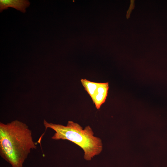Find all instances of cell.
<instances>
[{
	"instance_id": "6da1fadb",
	"label": "cell",
	"mask_w": 167,
	"mask_h": 167,
	"mask_svg": "<svg viewBox=\"0 0 167 167\" xmlns=\"http://www.w3.org/2000/svg\"><path fill=\"white\" fill-rule=\"evenodd\" d=\"M32 131L18 120L0 123V155L12 167H23L32 150L37 148Z\"/></svg>"
},
{
	"instance_id": "7a4b0ae2",
	"label": "cell",
	"mask_w": 167,
	"mask_h": 167,
	"mask_svg": "<svg viewBox=\"0 0 167 167\" xmlns=\"http://www.w3.org/2000/svg\"><path fill=\"white\" fill-rule=\"evenodd\" d=\"M43 124L45 130L49 128L55 132L51 139L67 140L79 146L84 151V158L87 161H91L102 150L101 139L94 136L92 130L89 126L83 129L79 124L71 121L68 122L66 126L49 123L45 120Z\"/></svg>"
},
{
	"instance_id": "3957f363",
	"label": "cell",
	"mask_w": 167,
	"mask_h": 167,
	"mask_svg": "<svg viewBox=\"0 0 167 167\" xmlns=\"http://www.w3.org/2000/svg\"><path fill=\"white\" fill-rule=\"evenodd\" d=\"M30 5V2L27 0H0V11L12 7L24 13Z\"/></svg>"
},
{
	"instance_id": "277c9868",
	"label": "cell",
	"mask_w": 167,
	"mask_h": 167,
	"mask_svg": "<svg viewBox=\"0 0 167 167\" xmlns=\"http://www.w3.org/2000/svg\"><path fill=\"white\" fill-rule=\"evenodd\" d=\"M109 89L108 82L99 83L97 89L92 98L96 108L99 109L105 101Z\"/></svg>"
},
{
	"instance_id": "5b68a950",
	"label": "cell",
	"mask_w": 167,
	"mask_h": 167,
	"mask_svg": "<svg viewBox=\"0 0 167 167\" xmlns=\"http://www.w3.org/2000/svg\"><path fill=\"white\" fill-rule=\"evenodd\" d=\"M81 82L85 89L92 98L97 89L99 83L90 81L86 79H81Z\"/></svg>"
}]
</instances>
